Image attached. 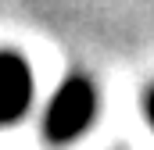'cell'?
Returning <instances> with one entry per match:
<instances>
[{
  "instance_id": "6da1fadb",
  "label": "cell",
  "mask_w": 154,
  "mask_h": 150,
  "mask_svg": "<svg viewBox=\"0 0 154 150\" xmlns=\"http://www.w3.org/2000/svg\"><path fill=\"white\" fill-rule=\"evenodd\" d=\"M97 111H100V93L93 86V79L82 72H72L57 93L50 97L47 104V114H43V136L47 143L54 147H65L79 140L93 122H97Z\"/></svg>"
},
{
  "instance_id": "7a4b0ae2",
  "label": "cell",
  "mask_w": 154,
  "mask_h": 150,
  "mask_svg": "<svg viewBox=\"0 0 154 150\" xmlns=\"http://www.w3.org/2000/svg\"><path fill=\"white\" fill-rule=\"evenodd\" d=\"M32 107V68L22 54L0 50V125H18Z\"/></svg>"
},
{
  "instance_id": "3957f363",
  "label": "cell",
  "mask_w": 154,
  "mask_h": 150,
  "mask_svg": "<svg viewBox=\"0 0 154 150\" xmlns=\"http://www.w3.org/2000/svg\"><path fill=\"white\" fill-rule=\"evenodd\" d=\"M143 114H147V125L154 129V82L143 89Z\"/></svg>"
}]
</instances>
